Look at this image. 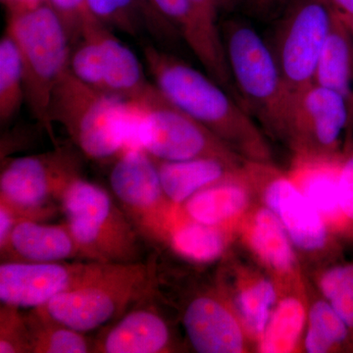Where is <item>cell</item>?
Instances as JSON below:
<instances>
[{"instance_id":"cell-1","label":"cell","mask_w":353,"mask_h":353,"mask_svg":"<svg viewBox=\"0 0 353 353\" xmlns=\"http://www.w3.org/2000/svg\"><path fill=\"white\" fill-rule=\"evenodd\" d=\"M143 52L153 85L168 101L245 161L274 163L264 130L226 88L208 73L155 46L146 44Z\"/></svg>"},{"instance_id":"cell-2","label":"cell","mask_w":353,"mask_h":353,"mask_svg":"<svg viewBox=\"0 0 353 353\" xmlns=\"http://www.w3.org/2000/svg\"><path fill=\"white\" fill-rule=\"evenodd\" d=\"M50 117L88 159L103 161L136 145L137 114L120 101L81 82L70 69L51 95Z\"/></svg>"},{"instance_id":"cell-3","label":"cell","mask_w":353,"mask_h":353,"mask_svg":"<svg viewBox=\"0 0 353 353\" xmlns=\"http://www.w3.org/2000/svg\"><path fill=\"white\" fill-rule=\"evenodd\" d=\"M6 32L19 51L24 74L25 103L54 141L50 117L51 95L69 69L72 44L50 2L9 11Z\"/></svg>"},{"instance_id":"cell-4","label":"cell","mask_w":353,"mask_h":353,"mask_svg":"<svg viewBox=\"0 0 353 353\" xmlns=\"http://www.w3.org/2000/svg\"><path fill=\"white\" fill-rule=\"evenodd\" d=\"M220 28L239 101L265 131L279 138L292 94L271 44L245 20L230 19Z\"/></svg>"},{"instance_id":"cell-5","label":"cell","mask_w":353,"mask_h":353,"mask_svg":"<svg viewBox=\"0 0 353 353\" xmlns=\"http://www.w3.org/2000/svg\"><path fill=\"white\" fill-rule=\"evenodd\" d=\"M154 262L108 263L80 287L63 292L41 307L70 328L88 333L119 319L157 289Z\"/></svg>"},{"instance_id":"cell-6","label":"cell","mask_w":353,"mask_h":353,"mask_svg":"<svg viewBox=\"0 0 353 353\" xmlns=\"http://www.w3.org/2000/svg\"><path fill=\"white\" fill-rule=\"evenodd\" d=\"M60 208L85 259L105 263L141 261V233L101 185L80 176L64 192Z\"/></svg>"},{"instance_id":"cell-7","label":"cell","mask_w":353,"mask_h":353,"mask_svg":"<svg viewBox=\"0 0 353 353\" xmlns=\"http://www.w3.org/2000/svg\"><path fill=\"white\" fill-rule=\"evenodd\" d=\"M257 201L270 209L289 234L306 273L343 257L341 239L323 219L287 172L274 163L245 162Z\"/></svg>"},{"instance_id":"cell-8","label":"cell","mask_w":353,"mask_h":353,"mask_svg":"<svg viewBox=\"0 0 353 353\" xmlns=\"http://www.w3.org/2000/svg\"><path fill=\"white\" fill-rule=\"evenodd\" d=\"M83 153L57 145L39 154L2 159L0 202L20 219L46 221L60 208L70 185L82 176Z\"/></svg>"},{"instance_id":"cell-9","label":"cell","mask_w":353,"mask_h":353,"mask_svg":"<svg viewBox=\"0 0 353 353\" xmlns=\"http://www.w3.org/2000/svg\"><path fill=\"white\" fill-rule=\"evenodd\" d=\"M136 102L139 108L138 143L159 161L220 158L246 162L189 114L172 103L153 83Z\"/></svg>"},{"instance_id":"cell-10","label":"cell","mask_w":353,"mask_h":353,"mask_svg":"<svg viewBox=\"0 0 353 353\" xmlns=\"http://www.w3.org/2000/svg\"><path fill=\"white\" fill-rule=\"evenodd\" d=\"M352 108L343 94L313 83L290 94L278 139L294 158H341Z\"/></svg>"},{"instance_id":"cell-11","label":"cell","mask_w":353,"mask_h":353,"mask_svg":"<svg viewBox=\"0 0 353 353\" xmlns=\"http://www.w3.org/2000/svg\"><path fill=\"white\" fill-rule=\"evenodd\" d=\"M333 20V10L324 0H301L281 21L271 46L290 94L314 83Z\"/></svg>"},{"instance_id":"cell-12","label":"cell","mask_w":353,"mask_h":353,"mask_svg":"<svg viewBox=\"0 0 353 353\" xmlns=\"http://www.w3.org/2000/svg\"><path fill=\"white\" fill-rule=\"evenodd\" d=\"M109 183L113 196L139 233L162 241L176 209L168 201L155 160L143 150H129L115 158Z\"/></svg>"},{"instance_id":"cell-13","label":"cell","mask_w":353,"mask_h":353,"mask_svg":"<svg viewBox=\"0 0 353 353\" xmlns=\"http://www.w3.org/2000/svg\"><path fill=\"white\" fill-rule=\"evenodd\" d=\"M105 262L2 261L0 301L21 309L41 307L63 292L97 278Z\"/></svg>"},{"instance_id":"cell-14","label":"cell","mask_w":353,"mask_h":353,"mask_svg":"<svg viewBox=\"0 0 353 353\" xmlns=\"http://www.w3.org/2000/svg\"><path fill=\"white\" fill-rule=\"evenodd\" d=\"M236 240L253 262L268 273L281 292L307 289L308 278L282 223L257 201L239 223Z\"/></svg>"},{"instance_id":"cell-15","label":"cell","mask_w":353,"mask_h":353,"mask_svg":"<svg viewBox=\"0 0 353 353\" xmlns=\"http://www.w3.org/2000/svg\"><path fill=\"white\" fill-rule=\"evenodd\" d=\"M181 320L194 352H252V341L217 285L192 294L183 303Z\"/></svg>"},{"instance_id":"cell-16","label":"cell","mask_w":353,"mask_h":353,"mask_svg":"<svg viewBox=\"0 0 353 353\" xmlns=\"http://www.w3.org/2000/svg\"><path fill=\"white\" fill-rule=\"evenodd\" d=\"M216 285L238 315L254 350L282 294L278 283L256 263L230 259Z\"/></svg>"},{"instance_id":"cell-17","label":"cell","mask_w":353,"mask_h":353,"mask_svg":"<svg viewBox=\"0 0 353 353\" xmlns=\"http://www.w3.org/2000/svg\"><path fill=\"white\" fill-rule=\"evenodd\" d=\"M157 29L183 39L205 73L230 92L234 90L222 38L210 34L197 19L189 0H145Z\"/></svg>"},{"instance_id":"cell-18","label":"cell","mask_w":353,"mask_h":353,"mask_svg":"<svg viewBox=\"0 0 353 353\" xmlns=\"http://www.w3.org/2000/svg\"><path fill=\"white\" fill-rule=\"evenodd\" d=\"M94 341V352H176L170 325L161 313L152 306L130 309Z\"/></svg>"},{"instance_id":"cell-19","label":"cell","mask_w":353,"mask_h":353,"mask_svg":"<svg viewBox=\"0 0 353 353\" xmlns=\"http://www.w3.org/2000/svg\"><path fill=\"white\" fill-rule=\"evenodd\" d=\"M256 202L245 165L240 175L201 190L188 199L180 210L185 217L201 224L236 231L240 221Z\"/></svg>"},{"instance_id":"cell-20","label":"cell","mask_w":353,"mask_h":353,"mask_svg":"<svg viewBox=\"0 0 353 353\" xmlns=\"http://www.w3.org/2000/svg\"><path fill=\"white\" fill-rule=\"evenodd\" d=\"M1 259L26 262L87 260L66 222L52 225L30 219L17 223Z\"/></svg>"},{"instance_id":"cell-21","label":"cell","mask_w":353,"mask_h":353,"mask_svg":"<svg viewBox=\"0 0 353 353\" xmlns=\"http://www.w3.org/2000/svg\"><path fill=\"white\" fill-rule=\"evenodd\" d=\"M341 158H292L287 173L332 231L341 240H347L339 197Z\"/></svg>"},{"instance_id":"cell-22","label":"cell","mask_w":353,"mask_h":353,"mask_svg":"<svg viewBox=\"0 0 353 353\" xmlns=\"http://www.w3.org/2000/svg\"><path fill=\"white\" fill-rule=\"evenodd\" d=\"M154 160L165 196L176 208H181L201 190L240 175L245 165V162L238 163L220 158H196L183 161Z\"/></svg>"},{"instance_id":"cell-23","label":"cell","mask_w":353,"mask_h":353,"mask_svg":"<svg viewBox=\"0 0 353 353\" xmlns=\"http://www.w3.org/2000/svg\"><path fill=\"white\" fill-rule=\"evenodd\" d=\"M236 233L233 229L208 226L185 217L176 209L162 243L190 263L205 265L225 259Z\"/></svg>"},{"instance_id":"cell-24","label":"cell","mask_w":353,"mask_h":353,"mask_svg":"<svg viewBox=\"0 0 353 353\" xmlns=\"http://www.w3.org/2000/svg\"><path fill=\"white\" fill-rule=\"evenodd\" d=\"M307 316V289L283 292L263 334L255 345L254 352H303Z\"/></svg>"},{"instance_id":"cell-25","label":"cell","mask_w":353,"mask_h":353,"mask_svg":"<svg viewBox=\"0 0 353 353\" xmlns=\"http://www.w3.org/2000/svg\"><path fill=\"white\" fill-rule=\"evenodd\" d=\"M104 94L124 101H138L152 83L146 79L141 60L104 26L101 32Z\"/></svg>"},{"instance_id":"cell-26","label":"cell","mask_w":353,"mask_h":353,"mask_svg":"<svg viewBox=\"0 0 353 353\" xmlns=\"http://www.w3.org/2000/svg\"><path fill=\"white\" fill-rule=\"evenodd\" d=\"M307 292L308 316L303 352H353L352 331L333 305L318 294L309 279Z\"/></svg>"},{"instance_id":"cell-27","label":"cell","mask_w":353,"mask_h":353,"mask_svg":"<svg viewBox=\"0 0 353 353\" xmlns=\"http://www.w3.org/2000/svg\"><path fill=\"white\" fill-rule=\"evenodd\" d=\"M314 83L343 94L352 106L353 37L345 21L334 12L333 25L318 62Z\"/></svg>"},{"instance_id":"cell-28","label":"cell","mask_w":353,"mask_h":353,"mask_svg":"<svg viewBox=\"0 0 353 353\" xmlns=\"http://www.w3.org/2000/svg\"><path fill=\"white\" fill-rule=\"evenodd\" d=\"M26 320L31 334L32 353L94 352V341L85 333L62 324L46 309H30Z\"/></svg>"},{"instance_id":"cell-29","label":"cell","mask_w":353,"mask_h":353,"mask_svg":"<svg viewBox=\"0 0 353 353\" xmlns=\"http://www.w3.org/2000/svg\"><path fill=\"white\" fill-rule=\"evenodd\" d=\"M25 103L24 74L17 46L4 32L0 41V122H10Z\"/></svg>"},{"instance_id":"cell-30","label":"cell","mask_w":353,"mask_h":353,"mask_svg":"<svg viewBox=\"0 0 353 353\" xmlns=\"http://www.w3.org/2000/svg\"><path fill=\"white\" fill-rule=\"evenodd\" d=\"M87 3L92 16L109 29L138 36L143 26L154 28L145 0H87Z\"/></svg>"},{"instance_id":"cell-31","label":"cell","mask_w":353,"mask_h":353,"mask_svg":"<svg viewBox=\"0 0 353 353\" xmlns=\"http://www.w3.org/2000/svg\"><path fill=\"white\" fill-rule=\"evenodd\" d=\"M318 294L327 301L353 292V260L343 257L306 273Z\"/></svg>"},{"instance_id":"cell-32","label":"cell","mask_w":353,"mask_h":353,"mask_svg":"<svg viewBox=\"0 0 353 353\" xmlns=\"http://www.w3.org/2000/svg\"><path fill=\"white\" fill-rule=\"evenodd\" d=\"M0 353H32L31 334L21 308L1 303Z\"/></svg>"},{"instance_id":"cell-33","label":"cell","mask_w":353,"mask_h":353,"mask_svg":"<svg viewBox=\"0 0 353 353\" xmlns=\"http://www.w3.org/2000/svg\"><path fill=\"white\" fill-rule=\"evenodd\" d=\"M63 23L72 46L90 26L99 22L88 10L87 0H48Z\"/></svg>"},{"instance_id":"cell-34","label":"cell","mask_w":353,"mask_h":353,"mask_svg":"<svg viewBox=\"0 0 353 353\" xmlns=\"http://www.w3.org/2000/svg\"><path fill=\"white\" fill-rule=\"evenodd\" d=\"M339 197L347 240L353 243V146L341 158L339 172Z\"/></svg>"},{"instance_id":"cell-35","label":"cell","mask_w":353,"mask_h":353,"mask_svg":"<svg viewBox=\"0 0 353 353\" xmlns=\"http://www.w3.org/2000/svg\"><path fill=\"white\" fill-rule=\"evenodd\" d=\"M288 0H221L222 9L240 8L259 19H269L284 8Z\"/></svg>"},{"instance_id":"cell-36","label":"cell","mask_w":353,"mask_h":353,"mask_svg":"<svg viewBox=\"0 0 353 353\" xmlns=\"http://www.w3.org/2000/svg\"><path fill=\"white\" fill-rule=\"evenodd\" d=\"M192 10L201 25L213 36L222 38L218 25V14L222 9L221 0H189Z\"/></svg>"},{"instance_id":"cell-37","label":"cell","mask_w":353,"mask_h":353,"mask_svg":"<svg viewBox=\"0 0 353 353\" xmlns=\"http://www.w3.org/2000/svg\"><path fill=\"white\" fill-rule=\"evenodd\" d=\"M20 218L12 209L0 202V254L6 252L9 241Z\"/></svg>"},{"instance_id":"cell-38","label":"cell","mask_w":353,"mask_h":353,"mask_svg":"<svg viewBox=\"0 0 353 353\" xmlns=\"http://www.w3.org/2000/svg\"><path fill=\"white\" fill-rule=\"evenodd\" d=\"M334 13L345 20H353V0H324Z\"/></svg>"},{"instance_id":"cell-39","label":"cell","mask_w":353,"mask_h":353,"mask_svg":"<svg viewBox=\"0 0 353 353\" xmlns=\"http://www.w3.org/2000/svg\"><path fill=\"white\" fill-rule=\"evenodd\" d=\"M46 1H48V0H18L16 6L9 11L16 10V9L31 8V7L38 6Z\"/></svg>"},{"instance_id":"cell-40","label":"cell","mask_w":353,"mask_h":353,"mask_svg":"<svg viewBox=\"0 0 353 353\" xmlns=\"http://www.w3.org/2000/svg\"><path fill=\"white\" fill-rule=\"evenodd\" d=\"M2 4L6 6V8L9 10L13 9L18 3V0H1Z\"/></svg>"},{"instance_id":"cell-41","label":"cell","mask_w":353,"mask_h":353,"mask_svg":"<svg viewBox=\"0 0 353 353\" xmlns=\"http://www.w3.org/2000/svg\"><path fill=\"white\" fill-rule=\"evenodd\" d=\"M341 19H343V18H341ZM343 20L345 21V24L347 25L348 29H350V32H352V34L353 37V20H345V19H343Z\"/></svg>"}]
</instances>
